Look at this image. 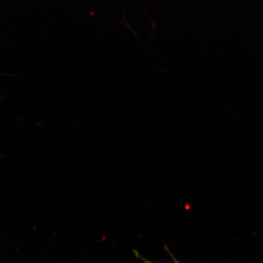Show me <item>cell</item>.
<instances>
[{
    "label": "cell",
    "instance_id": "obj_2",
    "mask_svg": "<svg viewBox=\"0 0 263 263\" xmlns=\"http://www.w3.org/2000/svg\"><path fill=\"white\" fill-rule=\"evenodd\" d=\"M165 250L169 253V254L170 256L171 257L172 260H173V263H183L180 262L172 254V253L170 251L167 245L165 244Z\"/></svg>",
    "mask_w": 263,
    "mask_h": 263
},
{
    "label": "cell",
    "instance_id": "obj_1",
    "mask_svg": "<svg viewBox=\"0 0 263 263\" xmlns=\"http://www.w3.org/2000/svg\"><path fill=\"white\" fill-rule=\"evenodd\" d=\"M133 252L135 256L138 259H139L143 263H165L152 262L142 257L138 251L136 250H133Z\"/></svg>",
    "mask_w": 263,
    "mask_h": 263
}]
</instances>
